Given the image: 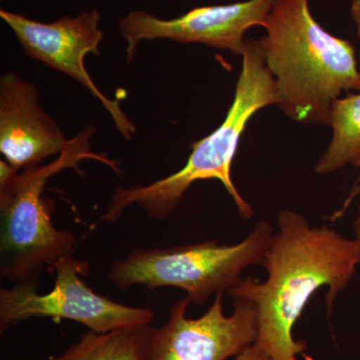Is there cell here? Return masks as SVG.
<instances>
[{"label": "cell", "instance_id": "cell-1", "mask_svg": "<svg viewBox=\"0 0 360 360\" xmlns=\"http://www.w3.org/2000/svg\"><path fill=\"white\" fill-rule=\"evenodd\" d=\"M262 266L264 281L241 279L227 291L232 300L252 303L258 316L257 345L274 360H314L307 345L295 340L293 328L310 298L328 288L326 307L331 314L336 297L347 288L360 264V245L328 226L312 227L303 215L290 210L278 215Z\"/></svg>", "mask_w": 360, "mask_h": 360}, {"label": "cell", "instance_id": "cell-2", "mask_svg": "<svg viewBox=\"0 0 360 360\" xmlns=\"http://www.w3.org/2000/svg\"><path fill=\"white\" fill-rule=\"evenodd\" d=\"M262 37L265 63L276 82L278 108L303 124L329 125L331 104L360 91L354 45L314 20L309 0H274Z\"/></svg>", "mask_w": 360, "mask_h": 360}, {"label": "cell", "instance_id": "cell-3", "mask_svg": "<svg viewBox=\"0 0 360 360\" xmlns=\"http://www.w3.org/2000/svg\"><path fill=\"white\" fill-rule=\"evenodd\" d=\"M243 68L236 82L233 101L224 122L214 131L193 142L186 165L175 174L129 188L117 187L101 221H117L130 205L141 206L151 219H167L176 210L189 187L200 180L221 182L243 219L255 214L252 206L240 195L231 177L232 162L239 141L255 113L269 105H278L276 82L265 63L262 39L246 40Z\"/></svg>", "mask_w": 360, "mask_h": 360}, {"label": "cell", "instance_id": "cell-4", "mask_svg": "<svg viewBox=\"0 0 360 360\" xmlns=\"http://www.w3.org/2000/svg\"><path fill=\"white\" fill-rule=\"evenodd\" d=\"M94 127H87L68 141L58 160L44 165L11 167L0 160V276L16 283H39L63 258L72 255L77 238L59 231L52 222L53 201L42 198L52 175L72 168L80 172L82 160L99 161L118 172L117 161L91 151Z\"/></svg>", "mask_w": 360, "mask_h": 360}, {"label": "cell", "instance_id": "cell-5", "mask_svg": "<svg viewBox=\"0 0 360 360\" xmlns=\"http://www.w3.org/2000/svg\"><path fill=\"white\" fill-rule=\"evenodd\" d=\"M271 224L258 221L248 238L232 245L210 240L195 245L134 250L116 260L108 279L120 290L142 285L148 290L175 288L186 291L191 304L227 292L241 281L243 270L262 265L274 238Z\"/></svg>", "mask_w": 360, "mask_h": 360}, {"label": "cell", "instance_id": "cell-6", "mask_svg": "<svg viewBox=\"0 0 360 360\" xmlns=\"http://www.w3.org/2000/svg\"><path fill=\"white\" fill-rule=\"evenodd\" d=\"M90 265L68 255L49 272L56 274L51 292L39 295L37 284L16 283L0 290L1 335L18 322L33 319H63L84 324L90 331L105 333L137 324H150L155 312L134 307L97 295L82 281Z\"/></svg>", "mask_w": 360, "mask_h": 360}, {"label": "cell", "instance_id": "cell-7", "mask_svg": "<svg viewBox=\"0 0 360 360\" xmlns=\"http://www.w3.org/2000/svg\"><path fill=\"white\" fill-rule=\"evenodd\" d=\"M0 18L11 28L28 56L84 85L110 113L120 134L125 139H132L136 129L123 112L120 101L104 96L85 68L87 54L101 56L99 44L103 34L98 27L101 18L98 11H84L77 18L63 16L51 23L39 22L4 9L0 11Z\"/></svg>", "mask_w": 360, "mask_h": 360}, {"label": "cell", "instance_id": "cell-8", "mask_svg": "<svg viewBox=\"0 0 360 360\" xmlns=\"http://www.w3.org/2000/svg\"><path fill=\"white\" fill-rule=\"evenodd\" d=\"M224 293L198 319H187L186 297L170 309L165 326L156 328L153 360H226L257 342L258 316L252 303L234 298L231 315L224 311Z\"/></svg>", "mask_w": 360, "mask_h": 360}, {"label": "cell", "instance_id": "cell-9", "mask_svg": "<svg viewBox=\"0 0 360 360\" xmlns=\"http://www.w3.org/2000/svg\"><path fill=\"white\" fill-rule=\"evenodd\" d=\"M274 2L246 0L225 6L195 7L168 20L146 11H131L120 21V32L127 41V60L134 58L141 41L155 39L202 44L241 56L245 49V32L253 26L264 27Z\"/></svg>", "mask_w": 360, "mask_h": 360}, {"label": "cell", "instance_id": "cell-10", "mask_svg": "<svg viewBox=\"0 0 360 360\" xmlns=\"http://www.w3.org/2000/svg\"><path fill=\"white\" fill-rule=\"evenodd\" d=\"M68 141L39 103L37 87L16 73L0 80V153L18 170L60 155Z\"/></svg>", "mask_w": 360, "mask_h": 360}, {"label": "cell", "instance_id": "cell-11", "mask_svg": "<svg viewBox=\"0 0 360 360\" xmlns=\"http://www.w3.org/2000/svg\"><path fill=\"white\" fill-rule=\"evenodd\" d=\"M155 333L150 324L105 333L89 331L63 354L49 360H153Z\"/></svg>", "mask_w": 360, "mask_h": 360}, {"label": "cell", "instance_id": "cell-12", "mask_svg": "<svg viewBox=\"0 0 360 360\" xmlns=\"http://www.w3.org/2000/svg\"><path fill=\"white\" fill-rule=\"evenodd\" d=\"M329 127L333 139L317 161L315 172L329 174L349 165L360 167V94L333 101Z\"/></svg>", "mask_w": 360, "mask_h": 360}, {"label": "cell", "instance_id": "cell-13", "mask_svg": "<svg viewBox=\"0 0 360 360\" xmlns=\"http://www.w3.org/2000/svg\"><path fill=\"white\" fill-rule=\"evenodd\" d=\"M234 360H274L269 356L264 350L258 347L257 343L250 345L245 350L236 355Z\"/></svg>", "mask_w": 360, "mask_h": 360}, {"label": "cell", "instance_id": "cell-14", "mask_svg": "<svg viewBox=\"0 0 360 360\" xmlns=\"http://www.w3.org/2000/svg\"><path fill=\"white\" fill-rule=\"evenodd\" d=\"M350 14L356 28L357 37L360 39V0H354L350 6Z\"/></svg>", "mask_w": 360, "mask_h": 360}, {"label": "cell", "instance_id": "cell-15", "mask_svg": "<svg viewBox=\"0 0 360 360\" xmlns=\"http://www.w3.org/2000/svg\"><path fill=\"white\" fill-rule=\"evenodd\" d=\"M354 234L355 240L360 245V207L359 210V214H357L356 219L354 221Z\"/></svg>", "mask_w": 360, "mask_h": 360}]
</instances>
